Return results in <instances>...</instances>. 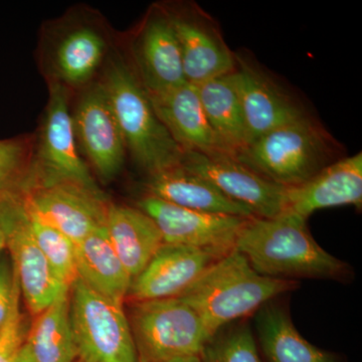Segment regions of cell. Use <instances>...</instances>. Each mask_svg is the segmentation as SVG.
<instances>
[{
  "label": "cell",
  "instance_id": "cell-31",
  "mask_svg": "<svg viewBox=\"0 0 362 362\" xmlns=\"http://www.w3.org/2000/svg\"><path fill=\"white\" fill-rule=\"evenodd\" d=\"M16 362H37L33 359V357L30 356V351L26 349L25 343L21 349L20 354H18V358Z\"/></svg>",
  "mask_w": 362,
  "mask_h": 362
},
{
  "label": "cell",
  "instance_id": "cell-24",
  "mask_svg": "<svg viewBox=\"0 0 362 362\" xmlns=\"http://www.w3.org/2000/svg\"><path fill=\"white\" fill-rule=\"evenodd\" d=\"M70 290L62 292L37 314L28 331L25 346L37 362H75L78 358L71 322Z\"/></svg>",
  "mask_w": 362,
  "mask_h": 362
},
{
  "label": "cell",
  "instance_id": "cell-33",
  "mask_svg": "<svg viewBox=\"0 0 362 362\" xmlns=\"http://www.w3.org/2000/svg\"><path fill=\"white\" fill-rule=\"evenodd\" d=\"M6 250V235H4V228L0 223V254Z\"/></svg>",
  "mask_w": 362,
  "mask_h": 362
},
{
  "label": "cell",
  "instance_id": "cell-15",
  "mask_svg": "<svg viewBox=\"0 0 362 362\" xmlns=\"http://www.w3.org/2000/svg\"><path fill=\"white\" fill-rule=\"evenodd\" d=\"M168 16L180 44L187 83L197 86L235 71V57L206 13L190 11Z\"/></svg>",
  "mask_w": 362,
  "mask_h": 362
},
{
  "label": "cell",
  "instance_id": "cell-12",
  "mask_svg": "<svg viewBox=\"0 0 362 362\" xmlns=\"http://www.w3.org/2000/svg\"><path fill=\"white\" fill-rule=\"evenodd\" d=\"M40 180H66L96 188L89 170L78 154L68 92L52 84L45 111L39 148Z\"/></svg>",
  "mask_w": 362,
  "mask_h": 362
},
{
  "label": "cell",
  "instance_id": "cell-4",
  "mask_svg": "<svg viewBox=\"0 0 362 362\" xmlns=\"http://www.w3.org/2000/svg\"><path fill=\"white\" fill-rule=\"evenodd\" d=\"M330 143L327 133L305 116L262 136L235 158L271 182L291 187L325 168Z\"/></svg>",
  "mask_w": 362,
  "mask_h": 362
},
{
  "label": "cell",
  "instance_id": "cell-14",
  "mask_svg": "<svg viewBox=\"0 0 362 362\" xmlns=\"http://www.w3.org/2000/svg\"><path fill=\"white\" fill-rule=\"evenodd\" d=\"M233 76L244 114L247 146L271 131L306 116L284 90L246 59L235 57Z\"/></svg>",
  "mask_w": 362,
  "mask_h": 362
},
{
  "label": "cell",
  "instance_id": "cell-19",
  "mask_svg": "<svg viewBox=\"0 0 362 362\" xmlns=\"http://www.w3.org/2000/svg\"><path fill=\"white\" fill-rule=\"evenodd\" d=\"M146 192L147 195L201 213L255 216L247 207L228 199L211 182L181 165L149 175Z\"/></svg>",
  "mask_w": 362,
  "mask_h": 362
},
{
  "label": "cell",
  "instance_id": "cell-1",
  "mask_svg": "<svg viewBox=\"0 0 362 362\" xmlns=\"http://www.w3.org/2000/svg\"><path fill=\"white\" fill-rule=\"evenodd\" d=\"M235 249L267 277L335 278L346 268L317 244L306 221L294 214L249 218L238 233Z\"/></svg>",
  "mask_w": 362,
  "mask_h": 362
},
{
  "label": "cell",
  "instance_id": "cell-26",
  "mask_svg": "<svg viewBox=\"0 0 362 362\" xmlns=\"http://www.w3.org/2000/svg\"><path fill=\"white\" fill-rule=\"evenodd\" d=\"M25 213L33 239L40 251L45 255V259L54 269L59 280L71 288L78 279L76 268V245L63 233L47 225L44 221L37 220L25 211Z\"/></svg>",
  "mask_w": 362,
  "mask_h": 362
},
{
  "label": "cell",
  "instance_id": "cell-10",
  "mask_svg": "<svg viewBox=\"0 0 362 362\" xmlns=\"http://www.w3.org/2000/svg\"><path fill=\"white\" fill-rule=\"evenodd\" d=\"M137 207L156 223L164 244L230 251L249 218L192 211L146 195Z\"/></svg>",
  "mask_w": 362,
  "mask_h": 362
},
{
  "label": "cell",
  "instance_id": "cell-22",
  "mask_svg": "<svg viewBox=\"0 0 362 362\" xmlns=\"http://www.w3.org/2000/svg\"><path fill=\"white\" fill-rule=\"evenodd\" d=\"M197 88L202 108L223 153L235 157L247 146V131L233 71L202 83Z\"/></svg>",
  "mask_w": 362,
  "mask_h": 362
},
{
  "label": "cell",
  "instance_id": "cell-5",
  "mask_svg": "<svg viewBox=\"0 0 362 362\" xmlns=\"http://www.w3.org/2000/svg\"><path fill=\"white\" fill-rule=\"evenodd\" d=\"M129 320L138 362L199 356L213 337L180 298L135 302Z\"/></svg>",
  "mask_w": 362,
  "mask_h": 362
},
{
  "label": "cell",
  "instance_id": "cell-6",
  "mask_svg": "<svg viewBox=\"0 0 362 362\" xmlns=\"http://www.w3.org/2000/svg\"><path fill=\"white\" fill-rule=\"evenodd\" d=\"M71 328L82 362H138L123 305L77 279L70 290Z\"/></svg>",
  "mask_w": 362,
  "mask_h": 362
},
{
  "label": "cell",
  "instance_id": "cell-28",
  "mask_svg": "<svg viewBox=\"0 0 362 362\" xmlns=\"http://www.w3.org/2000/svg\"><path fill=\"white\" fill-rule=\"evenodd\" d=\"M28 161L30 145L25 139H0V202L23 185Z\"/></svg>",
  "mask_w": 362,
  "mask_h": 362
},
{
  "label": "cell",
  "instance_id": "cell-17",
  "mask_svg": "<svg viewBox=\"0 0 362 362\" xmlns=\"http://www.w3.org/2000/svg\"><path fill=\"white\" fill-rule=\"evenodd\" d=\"M147 95L159 120L183 151L225 154L207 120L197 86L185 83Z\"/></svg>",
  "mask_w": 362,
  "mask_h": 362
},
{
  "label": "cell",
  "instance_id": "cell-29",
  "mask_svg": "<svg viewBox=\"0 0 362 362\" xmlns=\"http://www.w3.org/2000/svg\"><path fill=\"white\" fill-rule=\"evenodd\" d=\"M21 297L14 302L6 325L0 330V362H16L25 345L28 331L20 308Z\"/></svg>",
  "mask_w": 362,
  "mask_h": 362
},
{
  "label": "cell",
  "instance_id": "cell-11",
  "mask_svg": "<svg viewBox=\"0 0 362 362\" xmlns=\"http://www.w3.org/2000/svg\"><path fill=\"white\" fill-rule=\"evenodd\" d=\"M228 252L163 244L133 279L128 296L135 302L180 297Z\"/></svg>",
  "mask_w": 362,
  "mask_h": 362
},
{
  "label": "cell",
  "instance_id": "cell-30",
  "mask_svg": "<svg viewBox=\"0 0 362 362\" xmlns=\"http://www.w3.org/2000/svg\"><path fill=\"white\" fill-rule=\"evenodd\" d=\"M21 294L13 261L6 249L0 254V330L8 320L14 302Z\"/></svg>",
  "mask_w": 362,
  "mask_h": 362
},
{
  "label": "cell",
  "instance_id": "cell-20",
  "mask_svg": "<svg viewBox=\"0 0 362 362\" xmlns=\"http://www.w3.org/2000/svg\"><path fill=\"white\" fill-rule=\"evenodd\" d=\"M105 230L132 279L146 268L164 244L156 223L138 207L110 204Z\"/></svg>",
  "mask_w": 362,
  "mask_h": 362
},
{
  "label": "cell",
  "instance_id": "cell-32",
  "mask_svg": "<svg viewBox=\"0 0 362 362\" xmlns=\"http://www.w3.org/2000/svg\"><path fill=\"white\" fill-rule=\"evenodd\" d=\"M168 362H201L199 356L180 357Z\"/></svg>",
  "mask_w": 362,
  "mask_h": 362
},
{
  "label": "cell",
  "instance_id": "cell-16",
  "mask_svg": "<svg viewBox=\"0 0 362 362\" xmlns=\"http://www.w3.org/2000/svg\"><path fill=\"white\" fill-rule=\"evenodd\" d=\"M362 204V153L325 166L308 180L286 187L284 214L307 221L316 211Z\"/></svg>",
  "mask_w": 362,
  "mask_h": 362
},
{
  "label": "cell",
  "instance_id": "cell-27",
  "mask_svg": "<svg viewBox=\"0 0 362 362\" xmlns=\"http://www.w3.org/2000/svg\"><path fill=\"white\" fill-rule=\"evenodd\" d=\"M201 362H262L256 340L247 326L235 328L207 342Z\"/></svg>",
  "mask_w": 362,
  "mask_h": 362
},
{
  "label": "cell",
  "instance_id": "cell-21",
  "mask_svg": "<svg viewBox=\"0 0 362 362\" xmlns=\"http://www.w3.org/2000/svg\"><path fill=\"white\" fill-rule=\"evenodd\" d=\"M78 278L98 294L123 305L133 279L112 247L105 226L76 245Z\"/></svg>",
  "mask_w": 362,
  "mask_h": 362
},
{
  "label": "cell",
  "instance_id": "cell-2",
  "mask_svg": "<svg viewBox=\"0 0 362 362\" xmlns=\"http://www.w3.org/2000/svg\"><path fill=\"white\" fill-rule=\"evenodd\" d=\"M296 285L261 275L233 247L178 298L194 309L214 338L226 324L258 311Z\"/></svg>",
  "mask_w": 362,
  "mask_h": 362
},
{
  "label": "cell",
  "instance_id": "cell-23",
  "mask_svg": "<svg viewBox=\"0 0 362 362\" xmlns=\"http://www.w3.org/2000/svg\"><path fill=\"white\" fill-rule=\"evenodd\" d=\"M258 311L256 329L268 362H338L302 337L283 309L264 305Z\"/></svg>",
  "mask_w": 362,
  "mask_h": 362
},
{
  "label": "cell",
  "instance_id": "cell-13",
  "mask_svg": "<svg viewBox=\"0 0 362 362\" xmlns=\"http://www.w3.org/2000/svg\"><path fill=\"white\" fill-rule=\"evenodd\" d=\"M73 122L78 141L98 175L105 180L115 177L123 168L127 148L101 84L86 92Z\"/></svg>",
  "mask_w": 362,
  "mask_h": 362
},
{
  "label": "cell",
  "instance_id": "cell-7",
  "mask_svg": "<svg viewBox=\"0 0 362 362\" xmlns=\"http://www.w3.org/2000/svg\"><path fill=\"white\" fill-rule=\"evenodd\" d=\"M26 213L52 226L77 245L105 226L110 204L90 188L74 181H40L16 190Z\"/></svg>",
  "mask_w": 362,
  "mask_h": 362
},
{
  "label": "cell",
  "instance_id": "cell-3",
  "mask_svg": "<svg viewBox=\"0 0 362 362\" xmlns=\"http://www.w3.org/2000/svg\"><path fill=\"white\" fill-rule=\"evenodd\" d=\"M104 92L122 132L126 148L149 175L180 166L183 150L157 117L146 90L129 66L112 62Z\"/></svg>",
  "mask_w": 362,
  "mask_h": 362
},
{
  "label": "cell",
  "instance_id": "cell-8",
  "mask_svg": "<svg viewBox=\"0 0 362 362\" xmlns=\"http://www.w3.org/2000/svg\"><path fill=\"white\" fill-rule=\"evenodd\" d=\"M0 223L6 249L13 261L21 293L33 315L37 316L71 289L59 280L33 239L28 218L16 192L0 202Z\"/></svg>",
  "mask_w": 362,
  "mask_h": 362
},
{
  "label": "cell",
  "instance_id": "cell-18",
  "mask_svg": "<svg viewBox=\"0 0 362 362\" xmlns=\"http://www.w3.org/2000/svg\"><path fill=\"white\" fill-rule=\"evenodd\" d=\"M136 59L147 93H161L185 84L180 44L168 13L152 14L136 44Z\"/></svg>",
  "mask_w": 362,
  "mask_h": 362
},
{
  "label": "cell",
  "instance_id": "cell-25",
  "mask_svg": "<svg viewBox=\"0 0 362 362\" xmlns=\"http://www.w3.org/2000/svg\"><path fill=\"white\" fill-rule=\"evenodd\" d=\"M105 54L103 37L90 28H78L66 35L56 52L59 78L71 86L85 84L96 73Z\"/></svg>",
  "mask_w": 362,
  "mask_h": 362
},
{
  "label": "cell",
  "instance_id": "cell-9",
  "mask_svg": "<svg viewBox=\"0 0 362 362\" xmlns=\"http://www.w3.org/2000/svg\"><path fill=\"white\" fill-rule=\"evenodd\" d=\"M180 165L211 182L232 201L247 207L257 218L284 213L286 187L271 182L228 154L183 151Z\"/></svg>",
  "mask_w": 362,
  "mask_h": 362
}]
</instances>
